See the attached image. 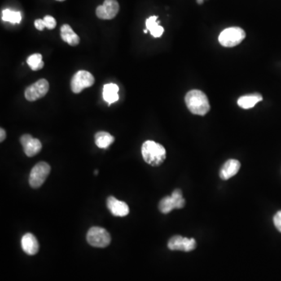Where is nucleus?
Instances as JSON below:
<instances>
[{"label":"nucleus","mask_w":281,"mask_h":281,"mask_svg":"<svg viewBox=\"0 0 281 281\" xmlns=\"http://www.w3.org/2000/svg\"><path fill=\"white\" fill-rule=\"evenodd\" d=\"M185 103L193 114L204 116L210 110L208 97L200 90L189 91L185 96Z\"/></svg>","instance_id":"obj_1"},{"label":"nucleus","mask_w":281,"mask_h":281,"mask_svg":"<svg viewBox=\"0 0 281 281\" xmlns=\"http://www.w3.org/2000/svg\"><path fill=\"white\" fill-rule=\"evenodd\" d=\"M142 154L146 163L152 167L162 165L167 158L165 148L153 141L144 142L142 147Z\"/></svg>","instance_id":"obj_2"},{"label":"nucleus","mask_w":281,"mask_h":281,"mask_svg":"<svg viewBox=\"0 0 281 281\" xmlns=\"http://www.w3.org/2000/svg\"><path fill=\"white\" fill-rule=\"evenodd\" d=\"M245 32L238 27L226 28L219 36V42L224 47L232 48L239 45L245 37Z\"/></svg>","instance_id":"obj_3"},{"label":"nucleus","mask_w":281,"mask_h":281,"mask_svg":"<svg viewBox=\"0 0 281 281\" xmlns=\"http://www.w3.org/2000/svg\"><path fill=\"white\" fill-rule=\"evenodd\" d=\"M87 242L95 248H106L111 242V237L106 229L93 226L87 234Z\"/></svg>","instance_id":"obj_4"},{"label":"nucleus","mask_w":281,"mask_h":281,"mask_svg":"<svg viewBox=\"0 0 281 281\" xmlns=\"http://www.w3.org/2000/svg\"><path fill=\"white\" fill-rule=\"evenodd\" d=\"M185 200L180 189H176L170 196L163 198L159 204V210L164 214H167L176 208L185 207Z\"/></svg>","instance_id":"obj_5"},{"label":"nucleus","mask_w":281,"mask_h":281,"mask_svg":"<svg viewBox=\"0 0 281 281\" xmlns=\"http://www.w3.org/2000/svg\"><path fill=\"white\" fill-rule=\"evenodd\" d=\"M51 171V167L45 162H39L32 168L30 173L29 184L33 188H37L43 185Z\"/></svg>","instance_id":"obj_6"},{"label":"nucleus","mask_w":281,"mask_h":281,"mask_svg":"<svg viewBox=\"0 0 281 281\" xmlns=\"http://www.w3.org/2000/svg\"><path fill=\"white\" fill-rule=\"evenodd\" d=\"M94 83V77L89 71H79L74 75L71 79V91L75 94L81 93L83 90L93 86Z\"/></svg>","instance_id":"obj_7"},{"label":"nucleus","mask_w":281,"mask_h":281,"mask_svg":"<svg viewBox=\"0 0 281 281\" xmlns=\"http://www.w3.org/2000/svg\"><path fill=\"white\" fill-rule=\"evenodd\" d=\"M49 89V84L47 80L40 79L26 89L24 96L29 102H35L39 98H43L47 94Z\"/></svg>","instance_id":"obj_8"},{"label":"nucleus","mask_w":281,"mask_h":281,"mask_svg":"<svg viewBox=\"0 0 281 281\" xmlns=\"http://www.w3.org/2000/svg\"><path fill=\"white\" fill-rule=\"evenodd\" d=\"M120 6L116 0H105L95 10L96 16L102 20H112L118 14Z\"/></svg>","instance_id":"obj_9"},{"label":"nucleus","mask_w":281,"mask_h":281,"mask_svg":"<svg viewBox=\"0 0 281 281\" xmlns=\"http://www.w3.org/2000/svg\"><path fill=\"white\" fill-rule=\"evenodd\" d=\"M168 248L172 251H183L191 252L196 248V241L194 238H184V237H172L168 242Z\"/></svg>","instance_id":"obj_10"},{"label":"nucleus","mask_w":281,"mask_h":281,"mask_svg":"<svg viewBox=\"0 0 281 281\" xmlns=\"http://www.w3.org/2000/svg\"><path fill=\"white\" fill-rule=\"evenodd\" d=\"M20 144L24 148V153L28 157H32L41 151L42 145L37 138H34L30 134H24L20 137Z\"/></svg>","instance_id":"obj_11"},{"label":"nucleus","mask_w":281,"mask_h":281,"mask_svg":"<svg viewBox=\"0 0 281 281\" xmlns=\"http://www.w3.org/2000/svg\"><path fill=\"white\" fill-rule=\"evenodd\" d=\"M107 207L111 213L115 216L124 217V216H128L130 212L127 203L119 201L118 199L112 196L109 197L107 199Z\"/></svg>","instance_id":"obj_12"},{"label":"nucleus","mask_w":281,"mask_h":281,"mask_svg":"<svg viewBox=\"0 0 281 281\" xmlns=\"http://www.w3.org/2000/svg\"><path fill=\"white\" fill-rule=\"evenodd\" d=\"M241 168L240 162L237 159H229L224 163L220 169V177L224 181L230 179L236 175Z\"/></svg>","instance_id":"obj_13"},{"label":"nucleus","mask_w":281,"mask_h":281,"mask_svg":"<svg viewBox=\"0 0 281 281\" xmlns=\"http://www.w3.org/2000/svg\"><path fill=\"white\" fill-rule=\"evenodd\" d=\"M21 248L26 254L29 256H34L38 252L39 244L33 234L28 233L22 237Z\"/></svg>","instance_id":"obj_14"},{"label":"nucleus","mask_w":281,"mask_h":281,"mask_svg":"<svg viewBox=\"0 0 281 281\" xmlns=\"http://www.w3.org/2000/svg\"><path fill=\"white\" fill-rule=\"evenodd\" d=\"M60 35L63 41L71 46H77L80 43V37L74 32L69 24H63L60 28Z\"/></svg>","instance_id":"obj_15"},{"label":"nucleus","mask_w":281,"mask_h":281,"mask_svg":"<svg viewBox=\"0 0 281 281\" xmlns=\"http://www.w3.org/2000/svg\"><path fill=\"white\" fill-rule=\"evenodd\" d=\"M119 87L116 84H107L105 85L103 87V92H102V97L103 99L106 102H108V104H112L113 102H116L119 99Z\"/></svg>","instance_id":"obj_16"},{"label":"nucleus","mask_w":281,"mask_h":281,"mask_svg":"<svg viewBox=\"0 0 281 281\" xmlns=\"http://www.w3.org/2000/svg\"><path fill=\"white\" fill-rule=\"evenodd\" d=\"M262 100V96L259 93H253V94H246L244 96L240 97L238 98V104L241 108L248 110L252 108L257 104L258 102Z\"/></svg>","instance_id":"obj_17"},{"label":"nucleus","mask_w":281,"mask_h":281,"mask_svg":"<svg viewBox=\"0 0 281 281\" xmlns=\"http://www.w3.org/2000/svg\"><path fill=\"white\" fill-rule=\"evenodd\" d=\"M115 138L110 133L106 131H98L94 134V142L97 147L102 150L108 149L113 142Z\"/></svg>","instance_id":"obj_18"},{"label":"nucleus","mask_w":281,"mask_h":281,"mask_svg":"<svg viewBox=\"0 0 281 281\" xmlns=\"http://www.w3.org/2000/svg\"><path fill=\"white\" fill-rule=\"evenodd\" d=\"M157 18V16H151L148 18L146 22V28L154 37H161L164 32V28L159 25Z\"/></svg>","instance_id":"obj_19"},{"label":"nucleus","mask_w":281,"mask_h":281,"mask_svg":"<svg viewBox=\"0 0 281 281\" xmlns=\"http://www.w3.org/2000/svg\"><path fill=\"white\" fill-rule=\"evenodd\" d=\"M1 18L3 21L10 22L11 24H19L22 20L20 12L14 11L10 9L2 10Z\"/></svg>","instance_id":"obj_20"},{"label":"nucleus","mask_w":281,"mask_h":281,"mask_svg":"<svg viewBox=\"0 0 281 281\" xmlns=\"http://www.w3.org/2000/svg\"><path fill=\"white\" fill-rule=\"evenodd\" d=\"M28 66L32 68V71H37L43 68L45 63L42 61V56L39 53H35L30 56L27 59Z\"/></svg>","instance_id":"obj_21"},{"label":"nucleus","mask_w":281,"mask_h":281,"mask_svg":"<svg viewBox=\"0 0 281 281\" xmlns=\"http://www.w3.org/2000/svg\"><path fill=\"white\" fill-rule=\"evenodd\" d=\"M43 20L45 22V28H47L48 29H54L56 27V20L53 17L47 15L43 18Z\"/></svg>","instance_id":"obj_22"},{"label":"nucleus","mask_w":281,"mask_h":281,"mask_svg":"<svg viewBox=\"0 0 281 281\" xmlns=\"http://www.w3.org/2000/svg\"><path fill=\"white\" fill-rule=\"evenodd\" d=\"M273 223L275 225L276 228L281 233V211L277 212L273 217Z\"/></svg>","instance_id":"obj_23"},{"label":"nucleus","mask_w":281,"mask_h":281,"mask_svg":"<svg viewBox=\"0 0 281 281\" xmlns=\"http://www.w3.org/2000/svg\"><path fill=\"white\" fill-rule=\"evenodd\" d=\"M35 26L38 31H42L45 28V22L43 19H37L35 21Z\"/></svg>","instance_id":"obj_24"},{"label":"nucleus","mask_w":281,"mask_h":281,"mask_svg":"<svg viewBox=\"0 0 281 281\" xmlns=\"http://www.w3.org/2000/svg\"><path fill=\"white\" fill-rule=\"evenodd\" d=\"M0 134H1V135H0V142H2L6 139V131H5L4 129H2V128L0 129Z\"/></svg>","instance_id":"obj_25"},{"label":"nucleus","mask_w":281,"mask_h":281,"mask_svg":"<svg viewBox=\"0 0 281 281\" xmlns=\"http://www.w3.org/2000/svg\"><path fill=\"white\" fill-rule=\"evenodd\" d=\"M148 32V30L147 29H145L144 30V33L146 34Z\"/></svg>","instance_id":"obj_26"},{"label":"nucleus","mask_w":281,"mask_h":281,"mask_svg":"<svg viewBox=\"0 0 281 281\" xmlns=\"http://www.w3.org/2000/svg\"><path fill=\"white\" fill-rule=\"evenodd\" d=\"M98 170H95V171H94V174H95V175H96V174H98Z\"/></svg>","instance_id":"obj_27"},{"label":"nucleus","mask_w":281,"mask_h":281,"mask_svg":"<svg viewBox=\"0 0 281 281\" xmlns=\"http://www.w3.org/2000/svg\"><path fill=\"white\" fill-rule=\"evenodd\" d=\"M56 1H59V2H63V1H65V0H56Z\"/></svg>","instance_id":"obj_28"}]
</instances>
